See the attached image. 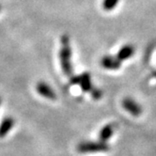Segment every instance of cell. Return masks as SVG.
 <instances>
[{"label": "cell", "instance_id": "52a82bcc", "mask_svg": "<svg viewBox=\"0 0 156 156\" xmlns=\"http://www.w3.org/2000/svg\"><path fill=\"white\" fill-rule=\"evenodd\" d=\"M14 126V119L12 117H6L0 123V138L5 137Z\"/></svg>", "mask_w": 156, "mask_h": 156}, {"label": "cell", "instance_id": "5b68a950", "mask_svg": "<svg viewBox=\"0 0 156 156\" xmlns=\"http://www.w3.org/2000/svg\"><path fill=\"white\" fill-rule=\"evenodd\" d=\"M37 91L39 92L40 95H41L42 97L46 98V99H50V100H55V91L51 88L50 86H48L46 83L43 82H40L37 85Z\"/></svg>", "mask_w": 156, "mask_h": 156}, {"label": "cell", "instance_id": "8fae6325", "mask_svg": "<svg viewBox=\"0 0 156 156\" xmlns=\"http://www.w3.org/2000/svg\"><path fill=\"white\" fill-rule=\"evenodd\" d=\"M91 92V95H92V98L95 99V100H99L100 98L102 97L103 93L102 91L99 90V88H96V87H92V90H90Z\"/></svg>", "mask_w": 156, "mask_h": 156}, {"label": "cell", "instance_id": "9c48e42d", "mask_svg": "<svg viewBox=\"0 0 156 156\" xmlns=\"http://www.w3.org/2000/svg\"><path fill=\"white\" fill-rule=\"evenodd\" d=\"M113 133H114V127H113V125L107 124L101 131H100L99 138H100V140L103 141V142H106L111 136H113Z\"/></svg>", "mask_w": 156, "mask_h": 156}, {"label": "cell", "instance_id": "3957f363", "mask_svg": "<svg viewBox=\"0 0 156 156\" xmlns=\"http://www.w3.org/2000/svg\"><path fill=\"white\" fill-rule=\"evenodd\" d=\"M71 83L72 84L80 85L81 88L86 92L90 91L92 90V85H91V81H90V75L88 74L87 73H83L81 75L73 77L71 79Z\"/></svg>", "mask_w": 156, "mask_h": 156}, {"label": "cell", "instance_id": "5bb4252c", "mask_svg": "<svg viewBox=\"0 0 156 156\" xmlns=\"http://www.w3.org/2000/svg\"><path fill=\"white\" fill-rule=\"evenodd\" d=\"M0 10H1V6H0Z\"/></svg>", "mask_w": 156, "mask_h": 156}, {"label": "cell", "instance_id": "277c9868", "mask_svg": "<svg viewBox=\"0 0 156 156\" xmlns=\"http://www.w3.org/2000/svg\"><path fill=\"white\" fill-rule=\"evenodd\" d=\"M122 106L133 116L137 117L142 113L141 106L136 101H133V99H130V98L124 99L123 101H122Z\"/></svg>", "mask_w": 156, "mask_h": 156}, {"label": "cell", "instance_id": "8992f818", "mask_svg": "<svg viewBox=\"0 0 156 156\" xmlns=\"http://www.w3.org/2000/svg\"><path fill=\"white\" fill-rule=\"evenodd\" d=\"M121 61L119 60L117 58L110 57V55H105L101 60V64L104 68L107 70H117L120 67Z\"/></svg>", "mask_w": 156, "mask_h": 156}, {"label": "cell", "instance_id": "6da1fadb", "mask_svg": "<svg viewBox=\"0 0 156 156\" xmlns=\"http://www.w3.org/2000/svg\"><path fill=\"white\" fill-rule=\"evenodd\" d=\"M60 57V63L61 68L65 75L71 76L73 74V68H72V50L70 46V40L67 35H63L61 38V49L59 53Z\"/></svg>", "mask_w": 156, "mask_h": 156}, {"label": "cell", "instance_id": "ba28073f", "mask_svg": "<svg viewBox=\"0 0 156 156\" xmlns=\"http://www.w3.org/2000/svg\"><path fill=\"white\" fill-rule=\"evenodd\" d=\"M133 53H135V48L132 45H130V44H127V45H124L119 50L117 55V58L120 61L128 59L133 55Z\"/></svg>", "mask_w": 156, "mask_h": 156}, {"label": "cell", "instance_id": "7a4b0ae2", "mask_svg": "<svg viewBox=\"0 0 156 156\" xmlns=\"http://www.w3.org/2000/svg\"><path fill=\"white\" fill-rule=\"evenodd\" d=\"M109 146L103 141L99 142H82L77 146V151L81 153H90V152H99V151H107Z\"/></svg>", "mask_w": 156, "mask_h": 156}, {"label": "cell", "instance_id": "7c38bea8", "mask_svg": "<svg viewBox=\"0 0 156 156\" xmlns=\"http://www.w3.org/2000/svg\"><path fill=\"white\" fill-rule=\"evenodd\" d=\"M152 75L156 77V72H153V73H152Z\"/></svg>", "mask_w": 156, "mask_h": 156}, {"label": "cell", "instance_id": "30bf717a", "mask_svg": "<svg viewBox=\"0 0 156 156\" xmlns=\"http://www.w3.org/2000/svg\"><path fill=\"white\" fill-rule=\"evenodd\" d=\"M119 1V0H104L103 8L105 10H111L118 5Z\"/></svg>", "mask_w": 156, "mask_h": 156}, {"label": "cell", "instance_id": "4fadbf2b", "mask_svg": "<svg viewBox=\"0 0 156 156\" xmlns=\"http://www.w3.org/2000/svg\"><path fill=\"white\" fill-rule=\"evenodd\" d=\"M0 105H1V98H0Z\"/></svg>", "mask_w": 156, "mask_h": 156}]
</instances>
